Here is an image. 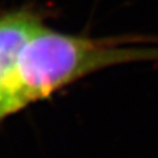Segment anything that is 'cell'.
I'll return each instance as SVG.
<instances>
[{"instance_id":"6da1fadb","label":"cell","mask_w":158,"mask_h":158,"mask_svg":"<svg viewBox=\"0 0 158 158\" xmlns=\"http://www.w3.org/2000/svg\"><path fill=\"white\" fill-rule=\"evenodd\" d=\"M135 62H158V45L125 36L69 34L44 24L20 54L13 90L16 112L90 74Z\"/></svg>"},{"instance_id":"7a4b0ae2","label":"cell","mask_w":158,"mask_h":158,"mask_svg":"<svg viewBox=\"0 0 158 158\" xmlns=\"http://www.w3.org/2000/svg\"><path fill=\"white\" fill-rule=\"evenodd\" d=\"M42 25L41 15L32 9H17L0 15V107L6 116L16 113L13 90L20 54Z\"/></svg>"},{"instance_id":"3957f363","label":"cell","mask_w":158,"mask_h":158,"mask_svg":"<svg viewBox=\"0 0 158 158\" xmlns=\"http://www.w3.org/2000/svg\"><path fill=\"white\" fill-rule=\"evenodd\" d=\"M4 117H7V116H6V113H4V111L2 110V107H0V120L4 118Z\"/></svg>"}]
</instances>
